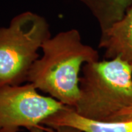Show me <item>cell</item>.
Returning a JSON list of instances; mask_svg holds the SVG:
<instances>
[{
	"instance_id": "7",
	"label": "cell",
	"mask_w": 132,
	"mask_h": 132,
	"mask_svg": "<svg viewBox=\"0 0 132 132\" xmlns=\"http://www.w3.org/2000/svg\"><path fill=\"white\" fill-rule=\"evenodd\" d=\"M89 10L101 31L123 18L132 6V0H78Z\"/></svg>"
},
{
	"instance_id": "9",
	"label": "cell",
	"mask_w": 132,
	"mask_h": 132,
	"mask_svg": "<svg viewBox=\"0 0 132 132\" xmlns=\"http://www.w3.org/2000/svg\"><path fill=\"white\" fill-rule=\"evenodd\" d=\"M128 120H132V105L119 112L109 121Z\"/></svg>"
},
{
	"instance_id": "2",
	"label": "cell",
	"mask_w": 132,
	"mask_h": 132,
	"mask_svg": "<svg viewBox=\"0 0 132 132\" xmlns=\"http://www.w3.org/2000/svg\"><path fill=\"white\" fill-rule=\"evenodd\" d=\"M74 111L84 118L109 121L132 105V67L120 58L87 63L81 70Z\"/></svg>"
},
{
	"instance_id": "8",
	"label": "cell",
	"mask_w": 132,
	"mask_h": 132,
	"mask_svg": "<svg viewBox=\"0 0 132 132\" xmlns=\"http://www.w3.org/2000/svg\"><path fill=\"white\" fill-rule=\"evenodd\" d=\"M29 132H81L78 128L68 126H60L57 127L44 128L43 126H37L30 128Z\"/></svg>"
},
{
	"instance_id": "6",
	"label": "cell",
	"mask_w": 132,
	"mask_h": 132,
	"mask_svg": "<svg viewBox=\"0 0 132 132\" xmlns=\"http://www.w3.org/2000/svg\"><path fill=\"white\" fill-rule=\"evenodd\" d=\"M43 126L49 128L68 126L78 128L81 132H132V120L98 121L84 118L68 106L48 118Z\"/></svg>"
},
{
	"instance_id": "5",
	"label": "cell",
	"mask_w": 132,
	"mask_h": 132,
	"mask_svg": "<svg viewBox=\"0 0 132 132\" xmlns=\"http://www.w3.org/2000/svg\"><path fill=\"white\" fill-rule=\"evenodd\" d=\"M98 46L106 60L120 58L132 67V6L122 19L101 32Z\"/></svg>"
},
{
	"instance_id": "4",
	"label": "cell",
	"mask_w": 132,
	"mask_h": 132,
	"mask_svg": "<svg viewBox=\"0 0 132 132\" xmlns=\"http://www.w3.org/2000/svg\"><path fill=\"white\" fill-rule=\"evenodd\" d=\"M67 106L40 94L31 83L0 86V132H19L43 126Z\"/></svg>"
},
{
	"instance_id": "3",
	"label": "cell",
	"mask_w": 132,
	"mask_h": 132,
	"mask_svg": "<svg viewBox=\"0 0 132 132\" xmlns=\"http://www.w3.org/2000/svg\"><path fill=\"white\" fill-rule=\"evenodd\" d=\"M52 36L47 20L30 11L15 15L0 27V86L20 85L40 57L43 43Z\"/></svg>"
},
{
	"instance_id": "1",
	"label": "cell",
	"mask_w": 132,
	"mask_h": 132,
	"mask_svg": "<svg viewBox=\"0 0 132 132\" xmlns=\"http://www.w3.org/2000/svg\"><path fill=\"white\" fill-rule=\"evenodd\" d=\"M42 55L34 62L27 81L68 107L79 96L80 73L87 63L99 60L96 49L83 43L76 29L58 32L43 43Z\"/></svg>"
}]
</instances>
